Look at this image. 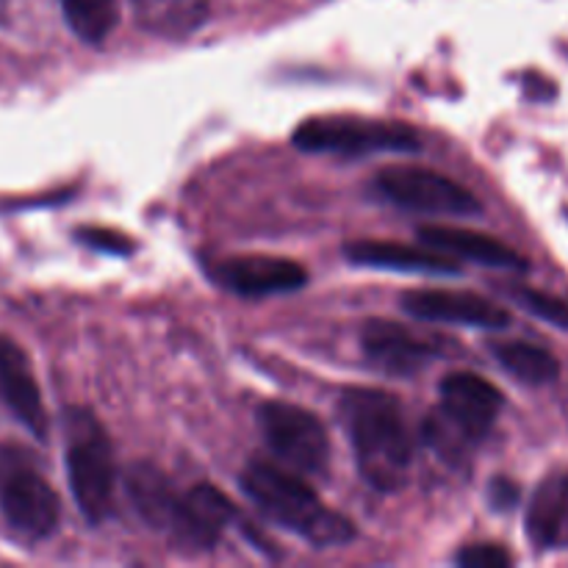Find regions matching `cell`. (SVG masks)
<instances>
[{"label": "cell", "instance_id": "30bf717a", "mask_svg": "<svg viewBox=\"0 0 568 568\" xmlns=\"http://www.w3.org/2000/svg\"><path fill=\"white\" fill-rule=\"evenodd\" d=\"M408 314L422 322H438V325H466L503 331L508 327L510 314L499 308L491 300L458 288H416L403 297Z\"/></svg>", "mask_w": 568, "mask_h": 568}, {"label": "cell", "instance_id": "52a82bcc", "mask_svg": "<svg viewBox=\"0 0 568 568\" xmlns=\"http://www.w3.org/2000/svg\"><path fill=\"white\" fill-rule=\"evenodd\" d=\"M258 427L272 455L292 471L311 477L327 469L331 442L325 425L311 410L292 403H264Z\"/></svg>", "mask_w": 568, "mask_h": 568}, {"label": "cell", "instance_id": "4fadbf2b", "mask_svg": "<svg viewBox=\"0 0 568 568\" xmlns=\"http://www.w3.org/2000/svg\"><path fill=\"white\" fill-rule=\"evenodd\" d=\"M0 408L14 416L39 442L48 436V414L31 361L9 336H0Z\"/></svg>", "mask_w": 568, "mask_h": 568}, {"label": "cell", "instance_id": "3957f363", "mask_svg": "<svg viewBox=\"0 0 568 568\" xmlns=\"http://www.w3.org/2000/svg\"><path fill=\"white\" fill-rule=\"evenodd\" d=\"M503 405V394L480 375H447L438 388V405L422 425L425 444L447 460L466 458L491 433Z\"/></svg>", "mask_w": 568, "mask_h": 568}, {"label": "cell", "instance_id": "277c9868", "mask_svg": "<svg viewBox=\"0 0 568 568\" xmlns=\"http://www.w3.org/2000/svg\"><path fill=\"white\" fill-rule=\"evenodd\" d=\"M64 464L78 510L87 521L100 525L114 499V455L92 410L70 408L64 414Z\"/></svg>", "mask_w": 568, "mask_h": 568}, {"label": "cell", "instance_id": "cb8c5ba5", "mask_svg": "<svg viewBox=\"0 0 568 568\" xmlns=\"http://www.w3.org/2000/svg\"><path fill=\"white\" fill-rule=\"evenodd\" d=\"M516 499H519V488H516L510 480H503V477H499V480L491 486V503L497 505V508H510Z\"/></svg>", "mask_w": 568, "mask_h": 568}, {"label": "cell", "instance_id": "e0dca14e", "mask_svg": "<svg viewBox=\"0 0 568 568\" xmlns=\"http://www.w3.org/2000/svg\"><path fill=\"white\" fill-rule=\"evenodd\" d=\"M139 28L153 37L186 39L209 20V0H131Z\"/></svg>", "mask_w": 568, "mask_h": 568}, {"label": "cell", "instance_id": "6da1fadb", "mask_svg": "<svg viewBox=\"0 0 568 568\" xmlns=\"http://www.w3.org/2000/svg\"><path fill=\"white\" fill-rule=\"evenodd\" d=\"M342 422L364 480L377 491H399L414 466V436L403 405L381 388H349L342 397Z\"/></svg>", "mask_w": 568, "mask_h": 568}, {"label": "cell", "instance_id": "7402d4cb", "mask_svg": "<svg viewBox=\"0 0 568 568\" xmlns=\"http://www.w3.org/2000/svg\"><path fill=\"white\" fill-rule=\"evenodd\" d=\"M455 564L464 568H505L514 564L508 549L497 547V544H471V547L460 549Z\"/></svg>", "mask_w": 568, "mask_h": 568}, {"label": "cell", "instance_id": "9a60e30c", "mask_svg": "<svg viewBox=\"0 0 568 568\" xmlns=\"http://www.w3.org/2000/svg\"><path fill=\"white\" fill-rule=\"evenodd\" d=\"M527 536L541 549H568V469L549 475L532 491Z\"/></svg>", "mask_w": 568, "mask_h": 568}, {"label": "cell", "instance_id": "9c48e42d", "mask_svg": "<svg viewBox=\"0 0 568 568\" xmlns=\"http://www.w3.org/2000/svg\"><path fill=\"white\" fill-rule=\"evenodd\" d=\"M233 519H236V508L231 499L209 483H200L181 494L175 519H172L166 536L172 538L175 547L189 549V552H211Z\"/></svg>", "mask_w": 568, "mask_h": 568}, {"label": "cell", "instance_id": "603a6c76", "mask_svg": "<svg viewBox=\"0 0 568 568\" xmlns=\"http://www.w3.org/2000/svg\"><path fill=\"white\" fill-rule=\"evenodd\" d=\"M78 239L89 247L100 250V253H111V255H128L133 250L131 239H125L122 233L114 231H100V227H81L78 231Z\"/></svg>", "mask_w": 568, "mask_h": 568}, {"label": "cell", "instance_id": "d6986e66", "mask_svg": "<svg viewBox=\"0 0 568 568\" xmlns=\"http://www.w3.org/2000/svg\"><path fill=\"white\" fill-rule=\"evenodd\" d=\"M494 358L508 369L516 381L527 386H549L558 381L560 364L549 349L527 342H503L494 344Z\"/></svg>", "mask_w": 568, "mask_h": 568}, {"label": "cell", "instance_id": "ba28073f", "mask_svg": "<svg viewBox=\"0 0 568 568\" xmlns=\"http://www.w3.org/2000/svg\"><path fill=\"white\" fill-rule=\"evenodd\" d=\"M375 189L383 200L416 214L471 216L480 211V200L469 189L442 172L419 166H392L375 178Z\"/></svg>", "mask_w": 568, "mask_h": 568}, {"label": "cell", "instance_id": "44dd1931", "mask_svg": "<svg viewBox=\"0 0 568 568\" xmlns=\"http://www.w3.org/2000/svg\"><path fill=\"white\" fill-rule=\"evenodd\" d=\"M510 297H514L521 308L530 311L532 316H538V320L568 331V305L564 303V300L549 297V294L536 292V288H527V286L510 288Z\"/></svg>", "mask_w": 568, "mask_h": 568}, {"label": "cell", "instance_id": "7c38bea8", "mask_svg": "<svg viewBox=\"0 0 568 568\" xmlns=\"http://www.w3.org/2000/svg\"><path fill=\"white\" fill-rule=\"evenodd\" d=\"M216 283L242 297H272L297 292L308 283L303 264L277 255H233L216 266Z\"/></svg>", "mask_w": 568, "mask_h": 568}, {"label": "cell", "instance_id": "2e32d148", "mask_svg": "<svg viewBox=\"0 0 568 568\" xmlns=\"http://www.w3.org/2000/svg\"><path fill=\"white\" fill-rule=\"evenodd\" d=\"M353 264L377 266V270L397 272H430V275H458L460 266L444 253H425V250L408 247L397 242H353L344 247Z\"/></svg>", "mask_w": 568, "mask_h": 568}, {"label": "cell", "instance_id": "7a4b0ae2", "mask_svg": "<svg viewBox=\"0 0 568 568\" xmlns=\"http://www.w3.org/2000/svg\"><path fill=\"white\" fill-rule=\"evenodd\" d=\"M242 488L266 519L286 527L316 549L344 547L355 538L353 521L325 508L314 488L300 480L297 471L281 469L266 460H253L242 471Z\"/></svg>", "mask_w": 568, "mask_h": 568}, {"label": "cell", "instance_id": "5bb4252c", "mask_svg": "<svg viewBox=\"0 0 568 568\" xmlns=\"http://www.w3.org/2000/svg\"><path fill=\"white\" fill-rule=\"evenodd\" d=\"M419 239L422 244L449 255V258L475 261V264L491 266V270H527V261L516 250H510L499 239L486 236V233L455 225H422Z\"/></svg>", "mask_w": 568, "mask_h": 568}, {"label": "cell", "instance_id": "ac0fdd59", "mask_svg": "<svg viewBox=\"0 0 568 568\" xmlns=\"http://www.w3.org/2000/svg\"><path fill=\"white\" fill-rule=\"evenodd\" d=\"M128 494H131L139 516L150 527H155L161 532H170L178 503H181V494L172 488L170 477L164 471L155 469L153 464H136L128 471Z\"/></svg>", "mask_w": 568, "mask_h": 568}, {"label": "cell", "instance_id": "8fae6325", "mask_svg": "<svg viewBox=\"0 0 568 568\" xmlns=\"http://www.w3.org/2000/svg\"><path fill=\"white\" fill-rule=\"evenodd\" d=\"M366 361L386 375H414L442 355L436 338L419 336L397 322L375 320L361 331Z\"/></svg>", "mask_w": 568, "mask_h": 568}, {"label": "cell", "instance_id": "5b68a950", "mask_svg": "<svg viewBox=\"0 0 568 568\" xmlns=\"http://www.w3.org/2000/svg\"><path fill=\"white\" fill-rule=\"evenodd\" d=\"M294 144L305 153L372 155L416 153L419 133L405 122L364 120V116H314L294 131Z\"/></svg>", "mask_w": 568, "mask_h": 568}, {"label": "cell", "instance_id": "ffe728a7", "mask_svg": "<svg viewBox=\"0 0 568 568\" xmlns=\"http://www.w3.org/2000/svg\"><path fill=\"white\" fill-rule=\"evenodd\" d=\"M67 26L87 44H100L109 39L120 22L116 0H59Z\"/></svg>", "mask_w": 568, "mask_h": 568}, {"label": "cell", "instance_id": "8992f818", "mask_svg": "<svg viewBox=\"0 0 568 568\" xmlns=\"http://www.w3.org/2000/svg\"><path fill=\"white\" fill-rule=\"evenodd\" d=\"M0 516L17 536L42 541L59 527V497L17 449L0 447Z\"/></svg>", "mask_w": 568, "mask_h": 568}]
</instances>
